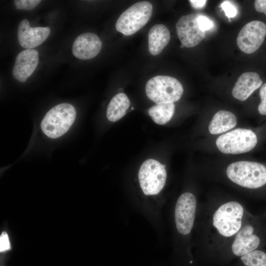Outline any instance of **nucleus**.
<instances>
[{
  "label": "nucleus",
  "mask_w": 266,
  "mask_h": 266,
  "mask_svg": "<svg viewBox=\"0 0 266 266\" xmlns=\"http://www.w3.org/2000/svg\"><path fill=\"white\" fill-rule=\"evenodd\" d=\"M266 35V25L255 20L245 25L236 39L238 48L243 52L251 54L257 51L263 43Z\"/></svg>",
  "instance_id": "9"
},
{
  "label": "nucleus",
  "mask_w": 266,
  "mask_h": 266,
  "mask_svg": "<svg viewBox=\"0 0 266 266\" xmlns=\"http://www.w3.org/2000/svg\"><path fill=\"white\" fill-rule=\"evenodd\" d=\"M259 95L261 101L258 106V111L260 114L265 115H266V82L261 87Z\"/></svg>",
  "instance_id": "24"
},
{
  "label": "nucleus",
  "mask_w": 266,
  "mask_h": 266,
  "mask_svg": "<svg viewBox=\"0 0 266 266\" xmlns=\"http://www.w3.org/2000/svg\"><path fill=\"white\" fill-rule=\"evenodd\" d=\"M240 259L245 266H266V253L261 250H255Z\"/></svg>",
  "instance_id": "20"
},
{
  "label": "nucleus",
  "mask_w": 266,
  "mask_h": 266,
  "mask_svg": "<svg viewBox=\"0 0 266 266\" xmlns=\"http://www.w3.org/2000/svg\"><path fill=\"white\" fill-rule=\"evenodd\" d=\"M50 33L49 27L30 26L29 22L25 19L18 26V40L20 45L27 49H33L42 43Z\"/></svg>",
  "instance_id": "11"
},
{
  "label": "nucleus",
  "mask_w": 266,
  "mask_h": 266,
  "mask_svg": "<svg viewBox=\"0 0 266 266\" xmlns=\"http://www.w3.org/2000/svg\"><path fill=\"white\" fill-rule=\"evenodd\" d=\"M256 10L264 13L266 15V0H256L254 2Z\"/></svg>",
  "instance_id": "26"
},
{
  "label": "nucleus",
  "mask_w": 266,
  "mask_h": 266,
  "mask_svg": "<svg viewBox=\"0 0 266 266\" xmlns=\"http://www.w3.org/2000/svg\"><path fill=\"white\" fill-rule=\"evenodd\" d=\"M170 33L166 26L156 24L152 26L148 33V49L149 53L156 56L160 54L168 43Z\"/></svg>",
  "instance_id": "16"
},
{
  "label": "nucleus",
  "mask_w": 266,
  "mask_h": 266,
  "mask_svg": "<svg viewBox=\"0 0 266 266\" xmlns=\"http://www.w3.org/2000/svg\"><path fill=\"white\" fill-rule=\"evenodd\" d=\"M178 37L184 47L191 48L198 45L205 37L200 28L196 16L190 14L182 16L176 24Z\"/></svg>",
  "instance_id": "10"
},
{
  "label": "nucleus",
  "mask_w": 266,
  "mask_h": 266,
  "mask_svg": "<svg viewBox=\"0 0 266 266\" xmlns=\"http://www.w3.org/2000/svg\"><path fill=\"white\" fill-rule=\"evenodd\" d=\"M262 84L263 81L257 73L244 72L238 77L235 83L232 90V95L238 100L244 101Z\"/></svg>",
  "instance_id": "15"
},
{
  "label": "nucleus",
  "mask_w": 266,
  "mask_h": 266,
  "mask_svg": "<svg viewBox=\"0 0 266 266\" xmlns=\"http://www.w3.org/2000/svg\"><path fill=\"white\" fill-rule=\"evenodd\" d=\"M196 18L200 28L203 32H205L214 27L213 22L203 15L198 14L196 15Z\"/></svg>",
  "instance_id": "22"
},
{
  "label": "nucleus",
  "mask_w": 266,
  "mask_h": 266,
  "mask_svg": "<svg viewBox=\"0 0 266 266\" xmlns=\"http://www.w3.org/2000/svg\"><path fill=\"white\" fill-rule=\"evenodd\" d=\"M220 6L224 11L226 16L229 19L234 17L237 14V10L236 7L230 1H223L221 3Z\"/></svg>",
  "instance_id": "23"
},
{
  "label": "nucleus",
  "mask_w": 266,
  "mask_h": 266,
  "mask_svg": "<svg viewBox=\"0 0 266 266\" xmlns=\"http://www.w3.org/2000/svg\"><path fill=\"white\" fill-rule=\"evenodd\" d=\"M254 227L250 224L243 225L235 235L232 245L233 253L236 256H242L256 249L260 239L254 234Z\"/></svg>",
  "instance_id": "13"
},
{
  "label": "nucleus",
  "mask_w": 266,
  "mask_h": 266,
  "mask_svg": "<svg viewBox=\"0 0 266 266\" xmlns=\"http://www.w3.org/2000/svg\"><path fill=\"white\" fill-rule=\"evenodd\" d=\"M14 4L17 9L32 10L40 2V0H15Z\"/></svg>",
  "instance_id": "21"
},
{
  "label": "nucleus",
  "mask_w": 266,
  "mask_h": 266,
  "mask_svg": "<svg viewBox=\"0 0 266 266\" xmlns=\"http://www.w3.org/2000/svg\"><path fill=\"white\" fill-rule=\"evenodd\" d=\"M244 214V209L241 203L236 201H228L214 212L212 225L222 237L235 236L243 226Z\"/></svg>",
  "instance_id": "2"
},
{
  "label": "nucleus",
  "mask_w": 266,
  "mask_h": 266,
  "mask_svg": "<svg viewBox=\"0 0 266 266\" xmlns=\"http://www.w3.org/2000/svg\"><path fill=\"white\" fill-rule=\"evenodd\" d=\"M10 247L8 236L6 233L3 232L0 236V251L3 252L8 250Z\"/></svg>",
  "instance_id": "25"
},
{
  "label": "nucleus",
  "mask_w": 266,
  "mask_h": 266,
  "mask_svg": "<svg viewBox=\"0 0 266 266\" xmlns=\"http://www.w3.org/2000/svg\"><path fill=\"white\" fill-rule=\"evenodd\" d=\"M197 200L191 193L181 194L177 200L174 209V221L177 232L187 235L193 229L196 217Z\"/></svg>",
  "instance_id": "8"
},
{
  "label": "nucleus",
  "mask_w": 266,
  "mask_h": 266,
  "mask_svg": "<svg viewBox=\"0 0 266 266\" xmlns=\"http://www.w3.org/2000/svg\"><path fill=\"white\" fill-rule=\"evenodd\" d=\"M228 177L235 184L248 189H257L266 184V166L262 164L240 161L227 167Z\"/></svg>",
  "instance_id": "1"
},
{
  "label": "nucleus",
  "mask_w": 266,
  "mask_h": 266,
  "mask_svg": "<svg viewBox=\"0 0 266 266\" xmlns=\"http://www.w3.org/2000/svg\"><path fill=\"white\" fill-rule=\"evenodd\" d=\"M39 62L38 53L34 49H26L19 53L16 57L12 69L15 79L25 82L34 71Z\"/></svg>",
  "instance_id": "14"
},
{
  "label": "nucleus",
  "mask_w": 266,
  "mask_h": 266,
  "mask_svg": "<svg viewBox=\"0 0 266 266\" xmlns=\"http://www.w3.org/2000/svg\"><path fill=\"white\" fill-rule=\"evenodd\" d=\"M166 166L154 159H148L140 166L138 178L140 188L147 196H155L163 189L166 179Z\"/></svg>",
  "instance_id": "6"
},
{
  "label": "nucleus",
  "mask_w": 266,
  "mask_h": 266,
  "mask_svg": "<svg viewBox=\"0 0 266 266\" xmlns=\"http://www.w3.org/2000/svg\"><path fill=\"white\" fill-rule=\"evenodd\" d=\"M206 0H189L192 6L196 9L202 8L205 4Z\"/></svg>",
  "instance_id": "27"
},
{
  "label": "nucleus",
  "mask_w": 266,
  "mask_h": 266,
  "mask_svg": "<svg viewBox=\"0 0 266 266\" xmlns=\"http://www.w3.org/2000/svg\"><path fill=\"white\" fill-rule=\"evenodd\" d=\"M237 124L235 115L232 112L221 110L213 116L209 123L208 130L211 134H218L234 128Z\"/></svg>",
  "instance_id": "17"
},
{
  "label": "nucleus",
  "mask_w": 266,
  "mask_h": 266,
  "mask_svg": "<svg viewBox=\"0 0 266 266\" xmlns=\"http://www.w3.org/2000/svg\"><path fill=\"white\" fill-rule=\"evenodd\" d=\"M183 87L175 78L157 75L150 79L145 86L147 97L156 104L173 103L180 99Z\"/></svg>",
  "instance_id": "4"
},
{
  "label": "nucleus",
  "mask_w": 266,
  "mask_h": 266,
  "mask_svg": "<svg viewBox=\"0 0 266 266\" xmlns=\"http://www.w3.org/2000/svg\"><path fill=\"white\" fill-rule=\"evenodd\" d=\"M76 117V110L70 104L63 103L52 107L41 123L42 132L51 138L64 135L70 129Z\"/></svg>",
  "instance_id": "3"
},
{
  "label": "nucleus",
  "mask_w": 266,
  "mask_h": 266,
  "mask_svg": "<svg viewBox=\"0 0 266 266\" xmlns=\"http://www.w3.org/2000/svg\"><path fill=\"white\" fill-rule=\"evenodd\" d=\"M102 42L96 34L83 33L75 39L72 44L73 55L81 60H89L96 57L100 51Z\"/></svg>",
  "instance_id": "12"
},
{
  "label": "nucleus",
  "mask_w": 266,
  "mask_h": 266,
  "mask_svg": "<svg viewBox=\"0 0 266 266\" xmlns=\"http://www.w3.org/2000/svg\"><path fill=\"white\" fill-rule=\"evenodd\" d=\"M180 48H184V46L182 45H180Z\"/></svg>",
  "instance_id": "28"
},
{
  "label": "nucleus",
  "mask_w": 266,
  "mask_h": 266,
  "mask_svg": "<svg viewBox=\"0 0 266 266\" xmlns=\"http://www.w3.org/2000/svg\"><path fill=\"white\" fill-rule=\"evenodd\" d=\"M175 109L174 103L156 104L148 109V113L157 124L163 125L173 116Z\"/></svg>",
  "instance_id": "19"
},
{
  "label": "nucleus",
  "mask_w": 266,
  "mask_h": 266,
  "mask_svg": "<svg viewBox=\"0 0 266 266\" xmlns=\"http://www.w3.org/2000/svg\"><path fill=\"white\" fill-rule=\"evenodd\" d=\"M153 11L148 1L137 2L124 11L117 19L115 28L125 35H131L141 29L149 20Z\"/></svg>",
  "instance_id": "5"
},
{
  "label": "nucleus",
  "mask_w": 266,
  "mask_h": 266,
  "mask_svg": "<svg viewBox=\"0 0 266 266\" xmlns=\"http://www.w3.org/2000/svg\"><path fill=\"white\" fill-rule=\"evenodd\" d=\"M130 105V100L125 94L119 93L116 95L111 100L107 108L108 120L115 122L121 119L126 114Z\"/></svg>",
  "instance_id": "18"
},
{
  "label": "nucleus",
  "mask_w": 266,
  "mask_h": 266,
  "mask_svg": "<svg viewBox=\"0 0 266 266\" xmlns=\"http://www.w3.org/2000/svg\"><path fill=\"white\" fill-rule=\"evenodd\" d=\"M257 143L251 130L238 128L219 136L216 140L218 149L225 154H238L252 150Z\"/></svg>",
  "instance_id": "7"
}]
</instances>
